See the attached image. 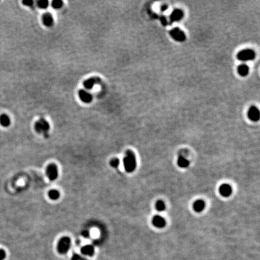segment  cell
<instances>
[{"mask_svg": "<svg viewBox=\"0 0 260 260\" xmlns=\"http://www.w3.org/2000/svg\"><path fill=\"white\" fill-rule=\"evenodd\" d=\"M123 166L128 173L134 172L137 167V160L134 153L131 150H127L123 158Z\"/></svg>", "mask_w": 260, "mask_h": 260, "instance_id": "1", "label": "cell"}, {"mask_svg": "<svg viewBox=\"0 0 260 260\" xmlns=\"http://www.w3.org/2000/svg\"><path fill=\"white\" fill-rule=\"evenodd\" d=\"M71 246V240L69 237H63L58 241L57 245V252L60 255L66 254Z\"/></svg>", "mask_w": 260, "mask_h": 260, "instance_id": "2", "label": "cell"}, {"mask_svg": "<svg viewBox=\"0 0 260 260\" xmlns=\"http://www.w3.org/2000/svg\"><path fill=\"white\" fill-rule=\"evenodd\" d=\"M49 128V123L43 118L39 119L34 125V129L39 134H42L45 136L48 135Z\"/></svg>", "mask_w": 260, "mask_h": 260, "instance_id": "3", "label": "cell"}, {"mask_svg": "<svg viewBox=\"0 0 260 260\" xmlns=\"http://www.w3.org/2000/svg\"><path fill=\"white\" fill-rule=\"evenodd\" d=\"M255 53L252 49H243L238 52L237 54V58L239 60L242 61H250L255 58Z\"/></svg>", "mask_w": 260, "mask_h": 260, "instance_id": "4", "label": "cell"}, {"mask_svg": "<svg viewBox=\"0 0 260 260\" xmlns=\"http://www.w3.org/2000/svg\"><path fill=\"white\" fill-rule=\"evenodd\" d=\"M46 175L50 181H55L58 176L57 166L54 163L49 164L46 167Z\"/></svg>", "mask_w": 260, "mask_h": 260, "instance_id": "5", "label": "cell"}, {"mask_svg": "<svg viewBox=\"0 0 260 260\" xmlns=\"http://www.w3.org/2000/svg\"><path fill=\"white\" fill-rule=\"evenodd\" d=\"M170 35L172 39L176 42H182L186 39V36L184 32L177 27H175L170 31Z\"/></svg>", "mask_w": 260, "mask_h": 260, "instance_id": "6", "label": "cell"}, {"mask_svg": "<svg viewBox=\"0 0 260 260\" xmlns=\"http://www.w3.org/2000/svg\"><path fill=\"white\" fill-rule=\"evenodd\" d=\"M81 253L83 256L92 257L94 255L95 250V247L91 244H86L81 248Z\"/></svg>", "mask_w": 260, "mask_h": 260, "instance_id": "7", "label": "cell"}, {"mask_svg": "<svg viewBox=\"0 0 260 260\" xmlns=\"http://www.w3.org/2000/svg\"><path fill=\"white\" fill-rule=\"evenodd\" d=\"M248 117L253 122H256L259 119V110L255 106H252L249 109Z\"/></svg>", "mask_w": 260, "mask_h": 260, "instance_id": "8", "label": "cell"}, {"mask_svg": "<svg viewBox=\"0 0 260 260\" xmlns=\"http://www.w3.org/2000/svg\"><path fill=\"white\" fill-rule=\"evenodd\" d=\"M100 82H101V80L98 77L90 78L84 81V86L85 87L86 89H87L88 90H90V89H92L96 84L99 83Z\"/></svg>", "mask_w": 260, "mask_h": 260, "instance_id": "9", "label": "cell"}, {"mask_svg": "<svg viewBox=\"0 0 260 260\" xmlns=\"http://www.w3.org/2000/svg\"><path fill=\"white\" fill-rule=\"evenodd\" d=\"M79 97L81 101L84 103H90L92 101L93 96L88 92L85 90H80L78 93Z\"/></svg>", "mask_w": 260, "mask_h": 260, "instance_id": "10", "label": "cell"}, {"mask_svg": "<svg viewBox=\"0 0 260 260\" xmlns=\"http://www.w3.org/2000/svg\"><path fill=\"white\" fill-rule=\"evenodd\" d=\"M184 17V12L178 9H175L170 15V21L172 22H178L181 20Z\"/></svg>", "mask_w": 260, "mask_h": 260, "instance_id": "11", "label": "cell"}, {"mask_svg": "<svg viewBox=\"0 0 260 260\" xmlns=\"http://www.w3.org/2000/svg\"><path fill=\"white\" fill-rule=\"evenodd\" d=\"M232 188L227 184H224L220 185L219 188V192L222 196L224 197H228L232 194Z\"/></svg>", "mask_w": 260, "mask_h": 260, "instance_id": "12", "label": "cell"}, {"mask_svg": "<svg viewBox=\"0 0 260 260\" xmlns=\"http://www.w3.org/2000/svg\"><path fill=\"white\" fill-rule=\"evenodd\" d=\"M152 224L157 228H162L166 225L165 219L160 216H155L152 219Z\"/></svg>", "mask_w": 260, "mask_h": 260, "instance_id": "13", "label": "cell"}, {"mask_svg": "<svg viewBox=\"0 0 260 260\" xmlns=\"http://www.w3.org/2000/svg\"><path fill=\"white\" fill-rule=\"evenodd\" d=\"M42 21L43 24L46 27H51L54 24V19L52 16L49 13H45L42 16Z\"/></svg>", "mask_w": 260, "mask_h": 260, "instance_id": "14", "label": "cell"}, {"mask_svg": "<svg viewBox=\"0 0 260 260\" xmlns=\"http://www.w3.org/2000/svg\"><path fill=\"white\" fill-rule=\"evenodd\" d=\"M205 202L203 200H201V199L195 201L193 204V208L194 211L198 213L203 211L205 208Z\"/></svg>", "mask_w": 260, "mask_h": 260, "instance_id": "15", "label": "cell"}, {"mask_svg": "<svg viewBox=\"0 0 260 260\" xmlns=\"http://www.w3.org/2000/svg\"><path fill=\"white\" fill-rule=\"evenodd\" d=\"M177 164L180 167L185 168L189 166L190 162L184 155H179L177 160Z\"/></svg>", "mask_w": 260, "mask_h": 260, "instance_id": "16", "label": "cell"}, {"mask_svg": "<svg viewBox=\"0 0 260 260\" xmlns=\"http://www.w3.org/2000/svg\"><path fill=\"white\" fill-rule=\"evenodd\" d=\"M249 72V68L248 66L245 64L240 65L238 68V72L241 77H246L248 75Z\"/></svg>", "mask_w": 260, "mask_h": 260, "instance_id": "17", "label": "cell"}, {"mask_svg": "<svg viewBox=\"0 0 260 260\" xmlns=\"http://www.w3.org/2000/svg\"><path fill=\"white\" fill-rule=\"evenodd\" d=\"M11 121L10 117L5 114H3L0 116V124L4 127H7L10 125Z\"/></svg>", "mask_w": 260, "mask_h": 260, "instance_id": "18", "label": "cell"}, {"mask_svg": "<svg viewBox=\"0 0 260 260\" xmlns=\"http://www.w3.org/2000/svg\"><path fill=\"white\" fill-rule=\"evenodd\" d=\"M48 196L49 199L53 201H55L59 199L60 196V193L59 191L55 189H52L49 191L48 192Z\"/></svg>", "mask_w": 260, "mask_h": 260, "instance_id": "19", "label": "cell"}, {"mask_svg": "<svg viewBox=\"0 0 260 260\" xmlns=\"http://www.w3.org/2000/svg\"><path fill=\"white\" fill-rule=\"evenodd\" d=\"M156 209L159 211H163L166 209V205L164 202L162 201H158L155 205Z\"/></svg>", "mask_w": 260, "mask_h": 260, "instance_id": "20", "label": "cell"}, {"mask_svg": "<svg viewBox=\"0 0 260 260\" xmlns=\"http://www.w3.org/2000/svg\"><path fill=\"white\" fill-rule=\"evenodd\" d=\"M63 1H59V0H55L52 2V7L55 9H60L63 6Z\"/></svg>", "mask_w": 260, "mask_h": 260, "instance_id": "21", "label": "cell"}, {"mask_svg": "<svg viewBox=\"0 0 260 260\" xmlns=\"http://www.w3.org/2000/svg\"><path fill=\"white\" fill-rule=\"evenodd\" d=\"M48 5L49 3L48 1H46V0H41V1L37 2V6L40 9H46L48 7Z\"/></svg>", "mask_w": 260, "mask_h": 260, "instance_id": "22", "label": "cell"}, {"mask_svg": "<svg viewBox=\"0 0 260 260\" xmlns=\"http://www.w3.org/2000/svg\"><path fill=\"white\" fill-rule=\"evenodd\" d=\"M71 260H89L86 257L78 253H74L71 257Z\"/></svg>", "mask_w": 260, "mask_h": 260, "instance_id": "23", "label": "cell"}, {"mask_svg": "<svg viewBox=\"0 0 260 260\" xmlns=\"http://www.w3.org/2000/svg\"><path fill=\"white\" fill-rule=\"evenodd\" d=\"M119 163H120L119 160L117 158H114L110 160V164L111 167H113L114 168H116L119 166Z\"/></svg>", "mask_w": 260, "mask_h": 260, "instance_id": "24", "label": "cell"}, {"mask_svg": "<svg viewBox=\"0 0 260 260\" xmlns=\"http://www.w3.org/2000/svg\"><path fill=\"white\" fill-rule=\"evenodd\" d=\"M6 257V253L3 250L0 249V260H4Z\"/></svg>", "mask_w": 260, "mask_h": 260, "instance_id": "25", "label": "cell"}, {"mask_svg": "<svg viewBox=\"0 0 260 260\" xmlns=\"http://www.w3.org/2000/svg\"><path fill=\"white\" fill-rule=\"evenodd\" d=\"M24 6H32L33 2L32 1H24L22 2Z\"/></svg>", "mask_w": 260, "mask_h": 260, "instance_id": "26", "label": "cell"}, {"mask_svg": "<svg viewBox=\"0 0 260 260\" xmlns=\"http://www.w3.org/2000/svg\"><path fill=\"white\" fill-rule=\"evenodd\" d=\"M82 235L84 238H89L90 236V233L88 231H84L82 232Z\"/></svg>", "mask_w": 260, "mask_h": 260, "instance_id": "27", "label": "cell"}, {"mask_svg": "<svg viewBox=\"0 0 260 260\" xmlns=\"http://www.w3.org/2000/svg\"><path fill=\"white\" fill-rule=\"evenodd\" d=\"M167 6H163V7H162V11H164V10H166V9H167Z\"/></svg>", "mask_w": 260, "mask_h": 260, "instance_id": "28", "label": "cell"}]
</instances>
